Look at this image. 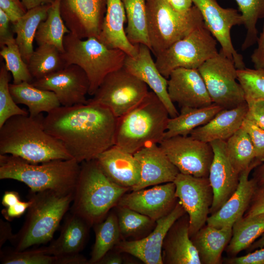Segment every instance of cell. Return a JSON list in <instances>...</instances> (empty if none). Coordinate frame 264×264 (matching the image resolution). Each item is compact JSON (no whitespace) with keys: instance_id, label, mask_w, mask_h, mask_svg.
<instances>
[{"instance_id":"cell-1","label":"cell","mask_w":264,"mask_h":264,"mask_svg":"<svg viewBox=\"0 0 264 264\" xmlns=\"http://www.w3.org/2000/svg\"><path fill=\"white\" fill-rule=\"evenodd\" d=\"M118 118L108 108L88 100L85 104L56 108L44 116V125L81 163L96 159L115 144Z\"/></svg>"},{"instance_id":"cell-2","label":"cell","mask_w":264,"mask_h":264,"mask_svg":"<svg viewBox=\"0 0 264 264\" xmlns=\"http://www.w3.org/2000/svg\"><path fill=\"white\" fill-rule=\"evenodd\" d=\"M43 113L17 115L0 127V154H10L32 163L72 158L62 143L48 133Z\"/></svg>"},{"instance_id":"cell-3","label":"cell","mask_w":264,"mask_h":264,"mask_svg":"<svg viewBox=\"0 0 264 264\" xmlns=\"http://www.w3.org/2000/svg\"><path fill=\"white\" fill-rule=\"evenodd\" d=\"M80 167V163L73 158L32 163L10 154H0V179L23 182L34 192L52 190L64 195L74 193Z\"/></svg>"},{"instance_id":"cell-4","label":"cell","mask_w":264,"mask_h":264,"mask_svg":"<svg viewBox=\"0 0 264 264\" xmlns=\"http://www.w3.org/2000/svg\"><path fill=\"white\" fill-rule=\"evenodd\" d=\"M70 212L90 227L106 217L130 189L119 186L103 173L96 159L80 163Z\"/></svg>"},{"instance_id":"cell-5","label":"cell","mask_w":264,"mask_h":264,"mask_svg":"<svg viewBox=\"0 0 264 264\" xmlns=\"http://www.w3.org/2000/svg\"><path fill=\"white\" fill-rule=\"evenodd\" d=\"M73 195L52 190L30 191L28 198L32 203L24 222L10 241L14 249L23 250L50 241L70 208Z\"/></svg>"},{"instance_id":"cell-6","label":"cell","mask_w":264,"mask_h":264,"mask_svg":"<svg viewBox=\"0 0 264 264\" xmlns=\"http://www.w3.org/2000/svg\"><path fill=\"white\" fill-rule=\"evenodd\" d=\"M170 118L160 99L149 91L140 104L118 118L115 145L133 154L147 145L159 144Z\"/></svg>"},{"instance_id":"cell-7","label":"cell","mask_w":264,"mask_h":264,"mask_svg":"<svg viewBox=\"0 0 264 264\" xmlns=\"http://www.w3.org/2000/svg\"><path fill=\"white\" fill-rule=\"evenodd\" d=\"M64 48L66 66L76 65L87 74L90 96L108 74L124 66L127 55L121 49L108 47L97 38L81 39L71 33L64 37Z\"/></svg>"},{"instance_id":"cell-8","label":"cell","mask_w":264,"mask_h":264,"mask_svg":"<svg viewBox=\"0 0 264 264\" xmlns=\"http://www.w3.org/2000/svg\"><path fill=\"white\" fill-rule=\"evenodd\" d=\"M148 36L155 56L204 24L195 5L180 12L167 0H146Z\"/></svg>"},{"instance_id":"cell-9","label":"cell","mask_w":264,"mask_h":264,"mask_svg":"<svg viewBox=\"0 0 264 264\" xmlns=\"http://www.w3.org/2000/svg\"><path fill=\"white\" fill-rule=\"evenodd\" d=\"M218 52L217 40L204 24L159 53L155 63L160 73L168 79L173 70L198 69Z\"/></svg>"},{"instance_id":"cell-10","label":"cell","mask_w":264,"mask_h":264,"mask_svg":"<svg viewBox=\"0 0 264 264\" xmlns=\"http://www.w3.org/2000/svg\"><path fill=\"white\" fill-rule=\"evenodd\" d=\"M149 91L145 83L123 66L108 74L88 100L108 108L119 118L140 104Z\"/></svg>"},{"instance_id":"cell-11","label":"cell","mask_w":264,"mask_h":264,"mask_svg":"<svg viewBox=\"0 0 264 264\" xmlns=\"http://www.w3.org/2000/svg\"><path fill=\"white\" fill-rule=\"evenodd\" d=\"M213 103L231 109L246 102L234 62L220 50L198 68Z\"/></svg>"},{"instance_id":"cell-12","label":"cell","mask_w":264,"mask_h":264,"mask_svg":"<svg viewBox=\"0 0 264 264\" xmlns=\"http://www.w3.org/2000/svg\"><path fill=\"white\" fill-rule=\"evenodd\" d=\"M159 145L180 173L208 177L214 152L209 143L190 135L164 139Z\"/></svg>"},{"instance_id":"cell-13","label":"cell","mask_w":264,"mask_h":264,"mask_svg":"<svg viewBox=\"0 0 264 264\" xmlns=\"http://www.w3.org/2000/svg\"><path fill=\"white\" fill-rule=\"evenodd\" d=\"M174 182L176 196L189 218L190 237L207 222L214 195L208 177L179 173Z\"/></svg>"},{"instance_id":"cell-14","label":"cell","mask_w":264,"mask_h":264,"mask_svg":"<svg viewBox=\"0 0 264 264\" xmlns=\"http://www.w3.org/2000/svg\"><path fill=\"white\" fill-rule=\"evenodd\" d=\"M192 0L199 10L205 25L220 45V50L237 69L245 68L242 56L235 49L231 37L232 27L243 24L242 14L235 9L222 7L216 0Z\"/></svg>"},{"instance_id":"cell-15","label":"cell","mask_w":264,"mask_h":264,"mask_svg":"<svg viewBox=\"0 0 264 264\" xmlns=\"http://www.w3.org/2000/svg\"><path fill=\"white\" fill-rule=\"evenodd\" d=\"M107 0H61L60 12L70 33L81 39L98 38Z\"/></svg>"},{"instance_id":"cell-16","label":"cell","mask_w":264,"mask_h":264,"mask_svg":"<svg viewBox=\"0 0 264 264\" xmlns=\"http://www.w3.org/2000/svg\"><path fill=\"white\" fill-rule=\"evenodd\" d=\"M186 213L178 200L169 214L155 221L154 230L149 235L142 239L121 240L113 249L130 254L146 264H163L162 248L164 239L174 223Z\"/></svg>"},{"instance_id":"cell-17","label":"cell","mask_w":264,"mask_h":264,"mask_svg":"<svg viewBox=\"0 0 264 264\" xmlns=\"http://www.w3.org/2000/svg\"><path fill=\"white\" fill-rule=\"evenodd\" d=\"M34 86L53 92L61 106L70 107L85 104L89 82L85 72L76 65H70L43 78L34 80Z\"/></svg>"},{"instance_id":"cell-18","label":"cell","mask_w":264,"mask_h":264,"mask_svg":"<svg viewBox=\"0 0 264 264\" xmlns=\"http://www.w3.org/2000/svg\"><path fill=\"white\" fill-rule=\"evenodd\" d=\"M177 201L175 184L171 182L131 191L122 196L116 206L129 208L156 221L169 214Z\"/></svg>"},{"instance_id":"cell-19","label":"cell","mask_w":264,"mask_h":264,"mask_svg":"<svg viewBox=\"0 0 264 264\" xmlns=\"http://www.w3.org/2000/svg\"><path fill=\"white\" fill-rule=\"evenodd\" d=\"M90 226L71 213L66 215L58 238L45 246L48 254L57 258V264H88L80 253L87 242Z\"/></svg>"},{"instance_id":"cell-20","label":"cell","mask_w":264,"mask_h":264,"mask_svg":"<svg viewBox=\"0 0 264 264\" xmlns=\"http://www.w3.org/2000/svg\"><path fill=\"white\" fill-rule=\"evenodd\" d=\"M170 99L181 108H201L213 103L198 69L178 68L168 79Z\"/></svg>"},{"instance_id":"cell-21","label":"cell","mask_w":264,"mask_h":264,"mask_svg":"<svg viewBox=\"0 0 264 264\" xmlns=\"http://www.w3.org/2000/svg\"><path fill=\"white\" fill-rule=\"evenodd\" d=\"M214 157L208 178L214 195L210 214L216 212L230 198L236 190L240 175L232 165L226 151V141L215 140L209 143Z\"/></svg>"},{"instance_id":"cell-22","label":"cell","mask_w":264,"mask_h":264,"mask_svg":"<svg viewBox=\"0 0 264 264\" xmlns=\"http://www.w3.org/2000/svg\"><path fill=\"white\" fill-rule=\"evenodd\" d=\"M137 47L136 55H127L124 67L145 83L157 96L171 118L176 117L179 112L170 99L167 89L168 79L158 70L150 48L143 44H138Z\"/></svg>"},{"instance_id":"cell-23","label":"cell","mask_w":264,"mask_h":264,"mask_svg":"<svg viewBox=\"0 0 264 264\" xmlns=\"http://www.w3.org/2000/svg\"><path fill=\"white\" fill-rule=\"evenodd\" d=\"M133 155L139 164L140 178L131 191L174 182L179 173L158 144L147 145Z\"/></svg>"},{"instance_id":"cell-24","label":"cell","mask_w":264,"mask_h":264,"mask_svg":"<svg viewBox=\"0 0 264 264\" xmlns=\"http://www.w3.org/2000/svg\"><path fill=\"white\" fill-rule=\"evenodd\" d=\"M261 163L256 159L241 173L236 190L216 212L208 217L207 225L218 228L232 227L236 221L244 216L258 185L254 178L249 179V175L252 169Z\"/></svg>"},{"instance_id":"cell-25","label":"cell","mask_w":264,"mask_h":264,"mask_svg":"<svg viewBox=\"0 0 264 264\" xmlns=\"http://www.w3.org/2000/svg\"><path fill=\"white\" fill-rule=\"evenodd\" d=\"M163 264H201L189 235L187 213L176 220L168 231L162 248Z\"/></svg>"},{"instance_id":"cell-26","label":"cell","mask_w":264,"mask_h":264,"mask_svg":"<svg viewBox=\"0 0 264 264\" xmlns=\"http://www.w3.org/2000/svg\"><path fill=\"white\" fill-rule=\"evenodd\" d=\"M96 159L105 175L117 185L131 191L138 183L140 166L133 154L114 145Z\"/></svg>"},{"instance_id":"cell-27","label":"cell","mask_w":264,"mask_h":264,"mask_svg":"<svg viewBox=\"0 0 264 264\" xmlns=\"http://www.w3.org/2000/svg\"><path fill=\"white\" fill-rule=\"evenodd\" d=\"M247 110L246 102L233 109H222L207 123L194 130L189 135L207 143L226 141L241 128Z\"/></svg>"},{"instance_id":"cell-28","label":"cell","mask_w":264,"mask_h":264,"mask_svg":"<svg viewBox=\"0 0 264 264\" xmlns=\"http://www.w3.org/2000/svg\"><path fill=\"white\" fill-rule=\"evenodd\" d=\"M126 21L122 0H107L102 28L97 39L109 48L119 49L134 56L137 53V44H132L127 37L124 29Z\"/></svg>"},{"instance_id":"cell-29","label":"cell","mask_w":264,"mask_h":264,"mask_svg":"<svg viewBox=\"0 0 264 264\" xmlns=\"http://www.w3.org/2000/svg\"><path fill=\"white\" fill-rule=\"evenodd\" d=\"M232 236V227L220 228L205 225L191 237L201 264L222 263V252Z\"/></svg>"},{"instance_id":"cell-30","label":"cell","mask_w":264,"mask_h":264,"mask_svg":"<svg viewBox=\"0 0 264 264\" xmlns=\"http://www.w3.org/2000/svg\"><path fill=\"white\" fill-rule=\"evenodd\" d=\"M9 89L16 104L27 107L30 116H36L43 112L49 113L61 106L53 92L37 88L31 83L10 84Z\"/></svg>"},{"instance_id":"cell-31","label":"cell","mask_w":264,"mask_h":264,"mask_svg":"<svg viewBox=\"0 0 264 264\" xmlns=\"http://www.w3.org/2000/svg\"><path fill=\"white\" fill-rule=\"evenodd\" d=\"M51 4L41 5L27 10L15 23L13 32L23 60L27 63L32 55L33 42L41 22L47 17Z\"/></svg>"},{"instance_id":"cell-32","label":"cell","mask_w":264,"mask_h":264,"mask_svg":"<svg viewBox=\"0 0 264 264\" xmlns=\"http://www.w3.org/2000/svg\"><path fill=\"white\" fill-rule=\"evenodd\" d=\"M222 109L215 103L201 108H181L177 116L169 118L164 139L189 135L194 130L207 123Z\"/></svg>"},{"instance_id":"cell-33","label":"cell","mask_w":264,"mask_h":264,"mask_svg":"<svg viewBox=\"0 0 264 264\" xmlns=\"http://www.w3.org/2000/svg\"><path fill=\"white\" fill-rule=\"evenodd\" d=\"M264 233V213L250 217H242L232 226V236L226 246L228 255L235 257L247 249Z\"/></svg>"},{"instance_id":"cell-34","label":"cell","mask_w":264,"mask_h":264,"mask_svg":"<svg viewBox=\"0 0 264 264\" xmlns=\"http://www.w3.org/2000/svg\"><path fill=\"white\" fill-rule=\"evenodd\" d=\"M93 227L95 242L88 264H97L105 255L114 248L122 238L116 212H109L104 220Z\"/></svg>"},{"instance_id":"cell-35","label":"cell","mask_w":264,"mask_h":264,"mask_svg":"<svg viewBox=\"0 0 264 264\" xmlns=\"http://www.w3.org/2000/svg\"><path fill=\"white\" fill-rule=\"evenodd\" d=\"M60 1L55 0L51 3L47 17L41 22L38 28L35 40L38 45H53L63 53L64 37L70 31L61 15Z\"/></svg>"},{"instance_id":"cell-36","label":"cell","mask_w":264,"mask_h":264,"mask_svg":"<svg viewBox=\"0 0 264 264\" xmlns=\"http://www.w3.org/2000/svg\"><path fill=\"white\" fill-rule=\"evenodd\" d=\"M126 16L125 33L133 44H143L150 49L146 0H122Z\"/></svg>"},{"instance_id":"cell-37","label":"cell","mask_w":264,"mask_h":264,"mask_svg":"<svg viewBox=\"0 0 264 264\" xmlns=\"http://www.w3.org/2000/svg\"><path fill=\"white\" fill-rule=\"evenodd\" d=\"M27 65L33 80L43 78L66 66L62 53L56 46L49 44L38 45Z\"/></svg>"},{"instance_id":"cell-38","label":"cell","mask_w":264,"mask_h":264,"mask_svg":"<svg viewBox=\"0 0 264 264\" xmlns=\"http://www.w3.org/2000/svg\"><path fill=\"white\" fill-rule=\"evenodd\" d=\"M226 151L232 165L240 175L256 160L249 135L242 128L226 141Z\"/></svg>"},{"instance_id":"cell-39","label":"cell","mask_w":264,"mask_h":264,"mask_svg":"<svg viewBox=\"0 0 264 264\" xmlns=\"http://www.w3.org/2000/svg\"><path fill=\"white\" fill-rule=\"evenodd\" d=\"M243 19L246 30L242 49L244 50L257 43L258 30L257 22L264 19V0H235Z\"/></svg>"},{"instance_id":"cell-40","label":"cell","mask_w":264,"mask_h":264,"mask_svg":"<svg viewBox=\"0 0 264 264\" xmlns=\"http://www.w3.org/2000/svg\"><path fill=\"white\" fill-rule=\"evenodd\" d=\"M0 55L4 60L7 69L12 76L13 84L33 82L28 65L22 56L15 38L8 41L1 48Z\"/></svg>"},{"instance_id":"cell-41","label":"cell","mask_w":264,"mask_h":264,"mask_svg":"<svg viewBox=\"0 0 264 264\" xmlns=\"http://www.w3.org/2000/svg\"><path fill=\"white\" fill-rule=\"evenodd\" d=\"M116 207L122 238L135 236L155 225L156 222L146 215L127 207Z\"/></svg>"},{"instance_id":"cell-42","label":"cell","mask_w":264,"mask_h":264,"mask_svg":"<svg viewBox=\"0 0 264 264\" xmlns=\"http://www.w3.org/2000/svg\"><path fill=\"white\" fill-rule=\"evenodd\" d=\"M3 264H57L55 256L48 254L46 247L23 250L9 249L0 251Z\"/></svg>"},{"instance_id":"cell-43","label":"cell","mask_w":264,"mask_h":264,"mask_svg":"<svg viewBox=\"0 0 264 264\" xmlns=\"http://www.w3.org/2000/svg\"><path fill=\"white\" fill-rule=\"evenodd\" d=\"M238 81L246 103L264 100V70L245 67L237 69Z\"/></svg>"},{"instance_id":"cell-44","label":"cell","mask_w":264,"mask_h":264,"mask_svg":"<svg viewBox=\"0 0 264 264\" xmlns=\"http://www.w3.org/2000/svg\"><path fill=\"white\" fill-rule=\"evenodd\" d=\"M10 72L5 63L0 67V127L10 117L17 115H28V111L19 107L14 101L10 93Z\"/></svg>"},{"instance_id":"cell-45","label":"cell","mask_w":264,"mask_h":264,"mask_svg":"<svg viewBox=\"0 0 264 264\" xmlns=\"http://www.w3.org/2000/svg\"><path fill=\"white\" fill-rule=\"evenodd\" d=\"M241 128L249 135L255 150L256 159L264 162V130L245 118Z\"/></svg>"},{"instance_id":"cell-46","label":"cell","mask_w":264,"mask_h":264,"mask_svg":"<svg viewBox=\"0 0 264 264\" xmlns=\"http://www.w3.org/2000/svg\"><path fill=\"white\" fill-rule=\"evenodd\" d=\"M0 9L8 15L12 24L27 11L21 0H0Z\"/></svg>"},{"instance_id":"cell-47","label":"cell","mask_w":264,"mask_h":264,"mask_svg":"<svg viewBox=\"0 0 264 264\" xmlns=\"http://www.w3.org/2000/svg\"><path fill=\"white\" fill-rule=\"evenodd\" d=\"M246 211L243 217L264 213V184L257 185Z\"/></svg>"},{"instance_id":"cell-48","label":"cell","mask_w":264,"mask_h":264,"mask_svg":"<svg viewBox=\"0 0 264 264\" xmlns=\"http://www.w3.org/2000/svg\"><path fill=\"white\" fill-rule=\"evenodd\" d=\"M228 264H264V247L240 257H233L225 260Z\"/></svg>"},{"instance_id":"cell-49","label":"cell","mask_w":264,"mask_h":264,"mask_svg":"<svg viewBox=\"0 0 264 264\" xmlns=\"http://www.w3.org/2000/svg\"><path fill=\"white\" fill-rule=\"evenodd\" d=\"M248 110L245 118L264 130V100L247 103Z\"/></svg>"},{"instance_id":"cell-50","label":"cell","mask_w":264,"mask_h":264,"mask_svg":"<svg viewBox=\"0 0 264 264\" xmlns=\"http://www.w3.org/2000/svg\"><path fill=\"white\" fill-rule=\"evenodd\" d=\"M31 203L30 199L26 201L20 200L13 206L5 207L1 210V214L5 220L8 221H11L22 216L27 211Z\"/></svg>"},{"instance_id":"cell-51","label":"cell","mask_w":264,"mask_h":264,"mask_svg":"<svg viewBox=\"0 0 264 264\" xmlns=\"http://www.w3.org/2000/svg\"><path fill=\"white\" fill-rule=\"evenodd\" d=\"M257 47L251 55V62L256 69L264 70V22L262 31L258 38Z\"/></svg>"},{"instance_id":"cell-52","label":"cell","mask_w":264,"mask_h":264,"mask_svg":"<svg viewBox=\"0 0 264 264\" xmlns=\"http://www.w3.org/2000/svg\"><path fill=\"white\" fill-rule=\"evenodd\" d=\"M11 21L8 15L0 9V46L2 48L6 43L14 38L13 30L11 29Z\"/></svg>"},{"instance_id":"cell-53","label":"cell","mask_w":264,"mask_h":264,"mask_svg":"<svg viewBox=\"0 0 264 264\" xmlns=\"http://www.w3.org/2000/svg\"><path fill=\"white\" fill-rule=\"evenodd\" d=\"M14 234L12 233L11 226L7 221L0 220V248L7 242L10 241Z\"/></svg>"},{"instance_id":"cell-54","label":"cell","mask_w":264,"mask_h":264,"mask_svg":"<svg viewBox=\"0 0 264 264\" xmlns=\"http://www.w3.org/2000/svg\"><path fill=\"white\" fill-rule=\"evenodd\" d=\"M109 251L98 262L97 264H121L123 262L120 252L114 249Z\"/></svg>"},{"instance_id":"cell-55","label":"cell","mask_w":264,"mask_h":264,"mask_svg":"<svg viewBox=\"0 0 264 264\" xmlns=\"http://www.w3.org/2000/svg\"><path fill=\"white\" fill-rule=\"evenodd\" d=\"M21 200L18 192L15 191H6L4 192L1 200V204L4 207L14 205Z\"/></svg>"},{"instance_id":"cell-56","label":"cell","mask_w":264,"mask_h":264,"mask_svg":"<svg viewBox=\"0 0 264 264\" xmlns=\"http://www.w3.org/2000/svg\"><path fill=\"white\" fill-rule=\"evenodd\" d=\"M168 2L176 10L185 12L193 6L192 0H168Z\"/></svg>"},{"instance_id":"cell-57","label":"cell","mask_w":264,"mask_h":264,"mask_svg":"<svg viewBox=\"0 0 264 264\" xmlns=\"http://www.w3.org/2000/svg\"><path fill=\"white\" fill-rule=\"evenodd\" d=\"M27 10L46 4H51L55 0H21Z\"/></svg>"},{"instance_id":"cell-58","label":"cell","mask_w":264,"mask_h":264,"mask_svg":"<svg viewBox=\"0 0 264 264\" xmlns=\"http://www.w3.org/2000/svg\"><path fill=\"white\" fill-rule=\"evenodd\" d=\"M253 178L257 181L258 185L264 184V163L256 170Z\"/></svg>"},{"instance_id":"cell-59","label":"cell","mask_w":264,"mask_h":264,"mask_svg":"<svg viewBox=\"0 0 264 264\" xmlns=\"http://www.w3.org/2000/svg\"><path fill=\"white\" fill-rule=\"evenodd\" d=\"M264 247V233L259 237V239L256 240L247 249V252H250L256 249Z\"/></svg>"},{"instance_id":"cell-60","label":"cell","mask_w":264,"mask_h":264,"mask_svg":"<svg viewBox=\"0 0 264 264\" xmlns=\"http://www.w3.org/2000/svg\"></svg>"}]
</instances>
